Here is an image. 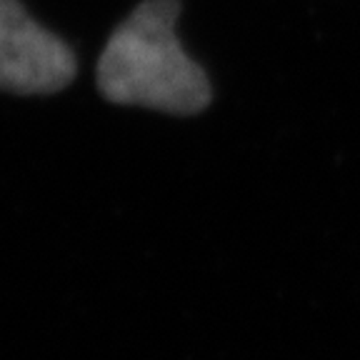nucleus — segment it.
Listing matches in <instances>:
<instances>
[{"instance_id": "f257e3e1", "label": "nucleus", "mask_w": 360, "mask_h": 360, "mask_svg": "<svg viewBox=\"0 0 360 360\" xmlns=\"http://www.w3.org/2000/svg\"><path fill=\"white\" fill-rule=\"evenodd\" d=\"M180 0H143L112 30L98 60V90L112 105L198 115L213 101L200 65L183 51L175 20Z\"/></svg>"}, {"instance_id": "f03ea898", "label": "nucleus", "mask_w": 360, "mask_h": 360, "mask_svg": "<svg viewBox=\"0 0 360 360\" xmlns=\"http://www.w3.org/2000/svg\"><path fill=\"white\" fill-rule=\"evenodd\" d=\"M78 60L60 35L45 30L20 0H0V90L53 96L75 80Z\"/></svg>"}]
</instances>
